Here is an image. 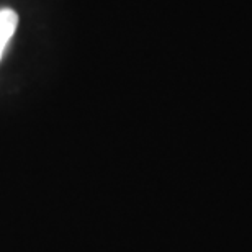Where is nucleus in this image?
Listing matches in <instances>:
<instances>
[{
    "label": "nucleus",
    "mask_w": 252,
    "mask_h": 252,
    "mask_svg": "<svg viewBox=\"0 0 252 252\" xmlns=\"http://www.w3.org/2000/svg\"><path fill=\"white\" fill-rule=\"evenodd\" d=\"M18 27V15L12 8L0 10V59L7 48L10 38L13 36L15 30Z\"/></svg>",
    "instance_id": "nucleus-1"
}]
</instances>
